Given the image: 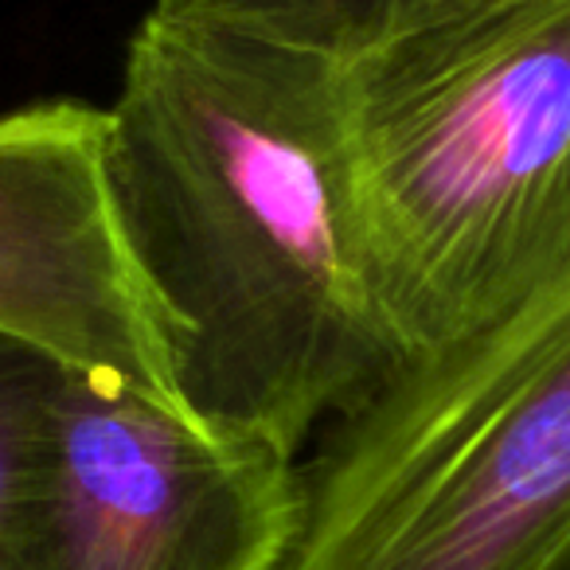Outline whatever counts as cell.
<instances>
[{"label": "cell", "mask_w": 570, "mask_h": 570, "mask_svg": "<svg viewBox=\"0 0 570 570\" xmlns=\"http://www.w3.org/2000/svg\"><path fill=\"white\" fill-rule=\"evenodd\" d=\"M110 173L204 426L302 461L406 367L360 254L328 63L149 12Z\"/></svg>", "instance_id": "1"}, {"label": "cell", "mask_w": 570, "mask_h": 570, "mask_svg": "<svg viewBox=\"0 0 570 570\" xmlns=\"http://www.w3.org/2000/svg\"><path fill=\"white\" fill-rule=\"evenodd\" d=\"M360 254L406 364L570 277V0L333 67Z\"/></svg>", "instance_id": "2"}, {"label": "cell", "mask_w": 570, "mask_h": 570, "mask_svg": "<svg viewBox=\"0 0 570 570\" xmlns=\"http://www.w3.org/2000/svg\"><path fill=\"white\" fill-rule=\"evenodd\" d=\"M282 570H562L570 559V277L406 364L302 461Z\"/></svg>", "instance_id": "3"}, {"label": "cell", "mask_w": 570, "mask_h": 570, "mask_svg": "<svg viewBox=\"0 0 570 570\" xmlns=\"http://www.w3.org/2000/svg\"><path fill=\"white\" fill-rule=\"evenodd\" d=\"M302 461L63 372L40 461L48 570H282Z\"/></svg>", "instance_id": "4"}, {"label": "cell", "mask_w": 570, "mask_h": 570, "mask_svg": "<svg viewBox=\"0 0 570 570\" xmlns=\"http://www.w3.org/2000/svg\"><path fill=\"white\" fill-rule=\"evenodd\" d=\"M0 336L196 419L180 336L121 223L102 106L48 98L0 114Z\"/></svg>", "instance_id": "5"}, {"label": "cell", "mask_w": 570, "mask_h": 570, "mask_svg": "<svg viewBox=\"0 0 570 570\" xmlns=\"http://www.w3.org/2000/svg\"><path fill=\"white\" fill-rule=\"evenodd\" d=\"M508 0H153L168 24L227 32L262 48L352 67L450 20Z\"/></svg>", "instance_id": "6"}, {"label": "cell", "mask_w": 570, "mask_h": 570, "mask_svg": "<svg viewBox=\"0 0 570 570\" xmlns=\"http://www.w3.org/2000/svg\"><path fill=\"white\" fill-rule=\"evenodd\" d=\"M63 372L43 352L0 336V570H48L40 461L48 403Z\"/></svg>", "instance_id": "7"}, {"label": "cell", "mask_w": 570, "mask_h": 570, "mask_svg": "<svg viewBox=\"0 0 570 570\" xmlns=\"http://www.w3.org/2000/svg\"><path fill=\"white\" fill-rule=\"evenodd\" d=\"M562 570H570V559H567V567H562Z\"/></svg>", "instance_id": "8"}]
</instances>
